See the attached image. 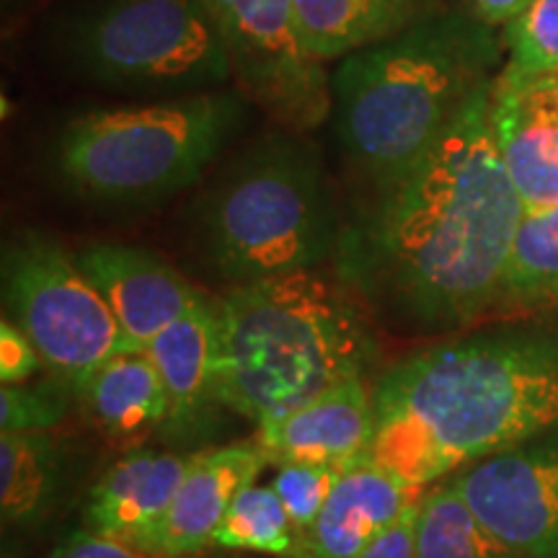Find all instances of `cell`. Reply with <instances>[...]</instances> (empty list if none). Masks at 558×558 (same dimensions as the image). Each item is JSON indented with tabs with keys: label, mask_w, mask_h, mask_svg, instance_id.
I'll return each instance as SVG.
<instances>
[{
	"label": "cell",
	"mask_w": 558,
	"mask_h": 558,
	"mask_svg": "<svg viewBox=\"0 0 558 558\" xmlns=\"http://www.w3.org/2000/svg\"><path fill=\"white\" fill-rule=\"evenodd\" d=\"M213 546L288 556L295 546V527L275 486L251 484L243 488L215 530Z\"/></svg>",
	"instance_id": "obj_23"
},
{
	"label": "cell",
	"mask_w": 558,
	"mask_h": 558,
	"mask_svg": "<svg viewBox=\"0 0 558 558\" xmlns=\"http://www.w3.org/2000/svg\"><path fill=\"white\" fill-rule=\"evenodd\" d=\"M241 114V99L215 90L86 111L60 132L54 160L83 197L117 205L160 199L207 171Z\"/></svg>",
	"instance_id": "obj_6"
},
{
	"label": "cell",
	"mask_w": 558,
	"mask_h": 558,
	"mask_svg": "<svg viewBox=\"0 0 558 558\" xmlns=\"http://www.w3.org/2000/svg\"><path fill=\"white\" fill-rule=\"evenodd\" d=\"M50 558H158L148 550L130 546V543L107 538V535L90 533V530H78L68 535L58 548L52 550Z\"/></svg>",
	"instance_id": "obj_28"
},
{
	"label": "cell",
	"mask_w": 558,
	"mask_h": 558,
	"mask_svg": "<svg viewBox=\"0 0 558 558\" xmlns=\"http://www.w3.org/2000/svg\"><path fill=\"white\" fill-rule=\"evenodd\" d=\"M295 16L313 58L344 60L414 24V0H295Z\"/></svg>",
	"instance_id": "obj_20"
},
{
	"label": "cell",
	"mask_w": 558,
	"mask_h": 558,
	"mask_svg": "<svg viewBox=\"0 0 558 558\" xmlns=\"http://www.w3.org/2000/svg\"><path fill=\"white\" fill-rule=\"evenodd\" d=\"M499 300L558 303V205L522 218Z\"/></svg>",
	"instance_id": "obj_22"
},
{
	"label": "cell",
	"mask_w": 558,
	"mask_h": 558,
	"mask_svg": "<svg viewBox=\"0 0 558 558\" xmlns=\"http://www.w3.org/2000/svg\"><path fill=\"white\" fill-rule=\"evenodd\" d=\"M492 83L407 171L373 184L339 239L349 282L424 329L460 326L497 303L525 218L494 140Z\"/></svg>",
	"instance_id": "obj_1"
},
{
	"label": "cell",
	"mask_w": 558,
	"mask_h": 558,
	"mask_svg": "<svg viewBox=\"0 0 558 558\" xmlns=\"http://www.w3.org/2000/svg\"><path fill=\"white\" fill-rule=\"evenodd\" d=\"M473 16L488 26H507L527 9L530 0H471Z\"/></svg>",
	"instance_id": "obj_30"
},
{
	"label": "cell",
	"mask_w": 558,
	"mask_h": 558,
	"mask_svg": "<svg viewBox=\"0 0 558 558\" xmlns=\"http://www.w3.org/2000/svg\"><path fill=\"white\" fill-rule=\"evenodd\" d=\"M375 437L373 386L365 375L339 380L282 416L259 424L269 463H316L349 471L367 460Z\"/></svg>",
	"instance_id": "obj_11"
},
{
	"label": "cell",
	"mask_w": 558,
	"mask_h": 558,
	"mask_svg": "<svg viewBox=\"0 0 558 558\" xmlns=\"http://www.w3.org/2000/svg\"><path fill=\"white\" fill-rule=\"evenodd\" d=\"M416 558H520L501 546L469 501L460 497L456 481H437L418 499Z\"/></svg>",
	"instance_id": "obj_21"
},
{
	"label": "cell",
	"mask_w": 558,
	"mask_h": 558,
	"mask_svg": "<svg viewBox=\"0 0 558 558\" xmlns=\"http://www.w3.org/2000/svg\"><path fill=\"white\" fill-rule=\"evenodd\" d=\"M207 5L230 70L251 101L298 135L331 114V81L300 37L295 0H207Z\"/></svg>",
	"instance_id": "obj_9"
},
{
	"label": "cell",
	"mask_w": 558,
	"mask_h": 558,
	"mask_svg": "<svg viewBox=\"0 0 558 558\" xmlns=\"http://www.w3.org/2000/svg\"><path fill=\"white\" fill-rule=\"evenodd\" d=\"M460 497L520 558H558V427L458 471Z\"/></svg>",
	"instance_id": "obj_10"
},
{
	"label": "cell",
	"mask_w": 558,
	"mask_h": 558,
	"mask_svg": "<svg viewBox=\"0 0 558 558\" xmlns=\"http://www.w3.org/2000/svg\"><path fill=\"white\" fill-rule=\"evenodd\" d=\"M339 239L324 160L298 132L243 153L202 207L209 262L235 284L316 269Z\"/></svg>",
	"instance_id": "obj_5"
},
{
	"label": "cell",
	"mask_w": 558,
	"mask_h": 558,
	"mask_svg": "<svg viewBox=\"0 0 558 558\" xmlns=\"http://www.w3.org/2000/svg\"><path fill=\"white\" fill-rule=\"evenodd\" d=\"M41 365V357L32 339L13 324L11 318L0 320V380L3 386H21L32 380Z\"/></svg>",
	"instance_id": "obj_27"
},
{
	"label": "cell",
	"mask_w": 558,
	"mask_h": 558,
	"mask_svg": "<svg viewBox=\"0 0 558 558\" xmlns=\"http://www.w3.org/2000/svg\"><path fill=\"white\" fill-rule=\"evenodd\" d=\"M492 130L525 215L558 205V101L541 75L505 68L492 83Z\"/></svg>",
	"instance_id": "obj_12"
},
{
	"label": "cell",
	"mask_w": 558,
	"mask_h": 558,
	"mask_svg": "<svg viewBox=\"0 0 558 558\" xmlns=\"http://www.w3.org/2000/svg\"><path fill=\"white\" fill-rule=\"evenodd\" d=\"M194 456L135 450L117 460L88 492L83 527L148 550Z\"/></svg>",
	"instance_id": "obj_15"
},
{
	"label": "cell",
	"mask_w": 558,
	"mask_h": 558,
	"mask_svg": "<svg viewBox=\"0 0 558 558\" xmlns=\"http://www.w3.org/2000/svg\"><path fill=\"white\" fill-rule=\"evenodd\" d=\"M416 497V488L373 460H362L341 473L316 522L295 535V546L284 558H360Z\"/></svg>",
	"instance_id": "obj_16"
},
{
	"label": "cell",
	"mask_w": 558,
	"mask_h": 558,
	"mask_svg": "<svg viewBox=\"0 0 558 558\" xmlns=\"http://www.w3.org/2000/svg\"><path fill=\"white\" fill-rule=\"evenodd\" d=\"M497 58L492 26L458 11L349 54L331 78L341 148L373 184L399 177L486 86Z\"/></svg>",
	"instance_id": "obj_4"
},
{
	"label": "cell",
	"mask_w": 558,
	"mask_h": 558,
	"mask_svg": "<svg viewBox=\"0 0 558 558\" xmlns=\"http://www.w3.org/2000/svg\"><path fill=\"white\" fill-rule=\"evenodd\" d=\"M190 558H199V556H190Z\"/></svg>",
	"instance_id": "obj_32"
},
{
	"label": "cell",
	"mask_w": 558,
	"mask_h": 558,
	"mask_svg": "<svg viewBox=\"0 0 558 558\" xmlns=\"http://www.w3.org/2000/svg\"><path fill=\"white\" fill-rule=\"evenodd\" d=\"M156 365L166 396H169V418L166 427L171 432L192 427L215 403V352H218V316L215 300L205 295L163 329L156 339L143 347Z\"/></svg>",
	"instance_id": "obj_17"
},
{
	"label": "cell",
	"mask_w": 558,
	"mask_h": 558,
	"mask_svg": "<svg viewBox=\"0 0 558 558\" xmlns=\"http://www.w3.org/2000/svg\"><path fill=\"white\" fill-rule=\"evenodd\" d=\"M541 81L546 83V88L554 94V99L558 101V68L556 70H548V73L541 75Z\"/></svg>",
	"instance_id": "obj_31"
},
{
	"label": "cell",
	"mask_w": 558,
	"mask_h": 558,
	"mask_svg": "<svg viewBox=\"0 0 558 558\" xmlns=\"http://www.w3.org/2000/svg\"><path fill=\"white\" fill-rule=\"evenodd\" d=\"M505 45L509 65L522 75H543L558 68V0H530L512 24Z\"/></svg>",
	"instance_id": "obj_24"
},
{
	"label": "cell",
	"mask_w": 558,
	"mask_h": 558,
	"mask_svg": "<svg viewBox=\"0 0 558 558\" xmlns=\"http://www.w3.org/2000/svg\"><path fill=\"white\" fill-rule=\"evenodd\" d=\"M73 393L96 427L111 439L148 435L169 418V396L143 349L101 362L86 378L73 383Z\"/></svg>",
	"instance_id": "obj_18"
},
{
	"label": "cell",
	"mask_w": 558,
	"mask_h": 558,
	"mask_svg": "<svg viewBox=\"0 0 558 558\" xmlns=\"http://www.w3.org/2000/svg\"><path fill=\"white\" fill-rule=\"evenodd\" d=\"M3 305L47 373L70 386L132 349L78 259L41 233L26 230L5 243Z\"/></svg>",
	"instance_id": "obj_8"
},
{
	"label": "cell",
	"mask_w": 558,
	"mask_h": 558,
	"mask_svg": "<svg viewBox=\"0 0 558 558\" xmlns=\"http://www.w3.org/2000/svg\"><path fill=\"white\" fill-rule=\"evenodd\" d=\"M341 473L344 471L333 469V465L316 463L279 465L271 486H275L279 499H282L284 509H288L295 535L316 522L320 509L326 507L333 488H337Z\"/></svg>",
	"instance_id": "obj_26"
},
{
	"label": "cell",
	"mask_w": 558,
	"mask_h": 558,
	"mask_svg": "<svg viewBox=\"0 0 558 558\" xmlns=\"http://www.w3.org/2000/svg\"><path fill=\"white\" fill-rule=\"evenodd\" d=\"M73 386L60 378L0 388V432H50L68 416Z\"/></svg>",
	"instance_id": "obj_25"
},
{
	"label": "cell",
	"mask_w": 558,
	"mask_h": 558,
	"mask_svg": "<svg viewBox=\"0 0 558 558\" xmlns=\"http://www.w3.org/2000/svg\"><path fill=\"white\" fill-rule=\"evenodd\" d=\"M269 458L259 439L197 452L186 478L181 481L163 525L148 543L158 558H190L213 546L215 530L243 488L256 484Z\"/></svg>",
	"instance_id": "obj_14"
},
{
	"label": "cell",
	"mask_w": 558,
	"mask_h": 558,
	"mask_svg": "<svg viewBox=\"0 0 558 558\" xmlns=\"http://www.w3.org/2000/svg\"><path fill=\"white\" fill-rule=\"evenodd\" d=\"M367 460L427 488L558 427V329L522 326L439 341L373 383Z\"/></svg>",
	"instance_id": "obj_2"
},
{
	"label": "cell",
	"mask_w": 558,
	"mask_h": 558,
	"mask_svg": "<svg viewBox=\"0 0 558 558\" xmlns=\"http://www.w3.org/2000/svg\"><path fill=\"white\" fill-rule=\"evenodd\" d=\"M62 54L94 86L130 94H202L233 75L207 0H90Z\"/></svg>",
	"instance_id": "obj_7"
},
{
	"label": "cell",
	"mask_w": 558,
	"mask_h": 558,
	"mask_svg": "<svg viewBox=\"0 0 558 558\" xmlns=\"http://www.w3.org/2000/svg\"><path fill=\"white\" fill-rule=\"evenodd\" d=\"M75 259L107 300L132 349H143L169 329L199 298L177 269L128 243H90Z\"/></svg>",
	"instance_id": "obj_13"
},
{
	"label": "cell",
	"mask_w": 558,
	"mask_h": 558,
	"mask_svg": "<svg viewBox=\"0 0 558 558\" xmlns=\"http://www.w3.org/2000/svg\"><path fill=\"white\" fill-rule=\"evenodd\" d=\"M65 481V456L47 432L0 435V518L3 527L34 530L50 520Z\"/></svg>",
	"instance_id": "obj_19"
},
{
	"label": "cell",
	"mask_w": 558,
	"mask_h": 558,
	"mask_svg": "<svg viewBox=\"0 0 558 558\" xmlns=\"http://www.w3.org/2000/svg\"><path fill=\"white\" fill-rule=\"evenodd\" d=\"M418 499L403 509V514L393 525L369 543L360 558H416V522H418Z\"/></svg>",
	"instance_id": "obj_29"
},
{
	"label": "cell",
	"mask_w": 558,
	"mask_h": 558,
	"mask_svg": "<svg viewBox=\"0 0 558 558\" xmlns=\"http://www.w3.org/2000/svg\"><path fill=\"white\" fill-rule=\"evenodd\" d=\"M215 316V403L256 424L365 375L378 354L357 300L316 269L235 284Z\"/></svg>",
	"instance_id": "obj_3"
}]
</instances>
